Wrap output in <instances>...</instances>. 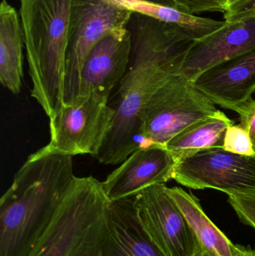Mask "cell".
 <instances>
[{
    "mask_svg": "<svg viewBox=\"0 0 255 256\" xmlns=\"http://www.w3.org/2000/svg\"><path fill=\"white\" fill-rule=\"evenodd\" d=\"M167 192L176 203L199 244L219 256H235V244L209 219L199 200L180 188H167Z\"/></svg>",
    "mask_w": 255,
    "mask_h": 256,
    "instance_id": "obj_16",
    "label": "cell"
},
{
    "mask_svg": "<svg viewBox=\"0 0 255 256\" xmlns=\"http://www.w3.org/2000/svg\"><path fill=\"white\" fill-rule=\"evenodd\" d=\"M176 161L163 146L140 148L102 182L109 202L133 198L153 185L173 178Z\"/></svg>",
    "mask_w": 255,
    "mask_h": 256,
    "instance_id": "obj_11",
    "label": "cell"
},
{
    "mask_svg": "<svg viewBox=\"0 0 255 256\" xmlns=\"http://www.w3.org/2000/svg\"><path fill=\"white\" fill-rule=\"evenodd\" d=\"M130 66L118 85L112 126L94 156L104 165H118L145 147L142 120L148 100L170 75L179 73L187 51L196 40L176 26L133 13Z\"/></svg>",
    "mask_w": 255,
    "mask_h": 256,
    "instance_id": "obj_1",
    "label": "cell"
},
{
    "mask_svg": "<svg viewBox=\"0 0 255 256\" xmlns=\"http://www.w3.org/2000/svg\"><path fill=\"white\" fill-rule=\"evenodd\" d=\"M133 12L105 0H72L64 72V105L79 96L81 72L94 46L112 32L125 31Z\"/></svg>",
    "mask_w": 255,
    "mask_h": 256,
    "instance_id": "obj_6",
    "label": "cell"
},
{
    "mask_svg": "<svg viewBox=\"0 0 255 256\" xmlns=\"http://www.w3.org/2000/svg\"><path fill=\"white\" fill-rule=\"evenodd\" d=\"M223 148L227 152L247 156L255 154L250 134L241 124H233L228 128Z\"/></svg>",
    "mask_w": 255,
    "mask_h": 256,
    "instance_id": "obj_18",
    "label": "cell"
},
{
    "mask_svg": "<svg viewBox=\"0 0 255 256\" xmlns=\"http://www.w3.org/2000/svg\"><path fill=\"white\" fill-rule=\"evenodd\" d=\"M235 256H255V248L235 244Z\"/></svg>",
    "mask_w": 255,
    "mask_h": 256,
    "instance_id": "obj_22",
    "label": "cell"
},
{
    "mask_svg": "<svg viewBox=\"0 0 255 256\" xmlns=\"http://www.w3.org/2000/svg\"><path fill=\"white\" fill-rule=\"evenodd\" d=\"M193 256H219L214 252H211V251L205 249V248L199 244L198 243L197 248H196V252H195Z\"/></svg>",
    "mask_w": 255,
    "mask_h": 256,
    "instance_id": "obj_23",
    "label": "cell"
},
{
    "mask_svg": "<svg viewBox=\"0 0 255 256\" xmlns=\"http://www.w3.org/2000/svg\"><path fill=\"white\" fill-rule=\"evenodd\" d=\"M193 82L214 104L239 114L255 93V49L213 66Z\"/></svg>",
    "mask_w": 255,
    "mask_h": 256,
    "instance_id": "obj_13",
    "label": "cell"
},
{
    "mask_svg": "<svg viewBox=\"0 0 255 256\" xmlns=\"http://www.w3.org/2000/svg\"><path fill=\"white\" fill-rule=\"evenodd\" d=\"M241 126L250 134L255 152V100L249 102L239 114Z\"/></svg>",
    "mask_w": 255,
    "mask_h": 256,
    "instance_id": "obj_20",
    "label": "cell"
},
{
    "mask_svg": "<svg viewBox=\"0 0 255 256\" xmlns=\"http://www.w3.org/2000/svg\"><path fill=\"white\" fill-rule=\"evenodd\" d=\"M220 110L195 86L179 73L167 78L148 100L142 120L145 147H165L177 134Z\"/></svg>",
    "mask_w": 255,
    "mask_h": 256,
    "instance_id": "obj_5",
    "label": "cell"
},
{
    "mask_svg": "<svg viewBox=\"0 0 255 256\" xmlns=\"http://www.w3.org/2000/svg\"><path fill=\"white\" fill-rule=\"evenodd\" d=\"M229 202L240 220L255 230V198L229 196Z\"/></svg>",
    "mask_w": 255,
    "mask_h": 256,
    "instance_id": "obj_19",
    "label": "cell"
},
{
    "mask_svg": "<svg viewBox=\"0 0 255 256\" xmlns=\"http://www.w3.org/2000/svg\"><path fill=\"white\" fill-rule=\"evenodd\" d=\"M255 49V3L226 20L224 26L196 40L187 51L180 74L191 81L213 66Z\"/></svg>",
    "mask_w": 255,
    "mask_h": 256,
    "instance_id": "obj_10",
    "label": "cell"
},
{
    "mask_svg": "<svg viewBox=\"0 0 255 256\" xmlns=\"http://www.w3.org/2000/svg\"><path fill=\"white\" fill-rule=\"evenodd\" d=\"M109 203L101 182L76 176L30 256H100Z\"/></svg>",
    "mask_w": 255,
    "mask_h": 256,
    "instance_id": "obj_4",
    "label": "cell"
},
{
    "mask_svg": "<svg viewBox=\"0 0 255 256\" xmlns=\"http://www.w3.org/2000/svg\"><path fill=\"white\" fill-rule=\"evenodd\" d=\"M75 177L72 156H28L0 200V256H31Z\"/></svg>",
    "mask_w": 255,
    "mask_h": 256,
    "instance_id": "obj_2",
    "label": "cell"
},
{
    "mask_svg": "<svg viewBox=\"0 0 255 256\" xmlns=\"http://www.w3.org/2000/svg\"><path fill=\"white\" fill-rule=\"evenodd\" d=\"M31 96L48 118L64 106V72L72 0H19Z\"/></svg>",
    "mask_w": 255,
    "mask_h": 256,
    "instance_id": "obj_3",
    "label": "cell"
},
{
    "mask_svg": "<svg viewBox=\"0 0 255 256\" xmlns=\"http://www.w3.org/2000/svg\"><path fill=\"white\" fill-rule=\"evenodd\" d=\"M99 256H165L142 228L133 197L109 202Z\"/></svg>",
    "mask_w": 255,
    "mask_h": 256,
    "instance_id": "obj_14",
    "label": "cell"
},
{
    "mask_svg": "<svg viewBox=\"0 0 255 256\" xmlns=\"http://www.w3.org/2000/svg\"><path fill=\"white\" fill-rule=\"evenodd\" d=\"M233 124L234 122L220 111L183 130L171 138L165 148L176 162L200 150L223 148L226 131Z\"/></svg>",
    "mask_w": 255,
    "mask_h": 256,
    "instance_id": "obj_17",
    "label": "cell"
},
{
    "mask_svg": "<svg viewBox=\"0 0 255 256\" xmlns=\"http://www.w3.org/2000/svg\"><path fill=\"white\" fill-rule=\"evenodd\" d=\"M24 39L20 18L6 0L0 4V82L19 94L23 79Z\"/></svg>",
    "mask_w": 255,
    "mask_h": 256,
    "instance_id": "obj_15",
    "label": "cell"
},
{
    "mask_svg": "<svg viewBox=\"0 0 255 256\" xmlns=\"http://www.w3.org/2000/svg\"><path fill=\"white\" fill-rule=\"evenodd\" d=\"M255 3V0H228L227 10L224 14L225 20L229 19L232 16L245 10Z\"/></svg>",
    "mask_w": 255,
    "mask_h": 256,
    "instance_id": "obj_21",
    "label": "cell"
},
{
    "mask_svg": "<svg viewBox=\"0 0 255 256\" xmlns=\"http://www.w3.org/2000/svg\"><path fill=\"white\" fill-rule=\"evenodd\" d=\"M133 198L142 228L163 255H194L199 242L164 184L149 186Z\"/></svg>",
    "mask_w": 255,
    "mask_h": 256,
    "instance_id": "obj_9",
    "label": "cell"
},
{
    "mask_svg": "<svg viewBox=\"0 0 255 256\" xmlns=\"http://www.w3.org/2000/svg\"><path fill=\"white\" fill-rule=\"evenodd\" d=\"M114 114L109 98L97 93L64 105L49 118L50 141L41 149L48 153L94 158L110 129Z\"/></svg>",
    "mask_w": 255,
    "mask_h": 256,
    "instance_id": "obj_7",
    "label": "cell"
},
{
    "mask_svg": "<svg viewBox=\"0 0 255 256\" xmlns=\"http://www.w3.org/2000/svg\"><path fill=\"white\" fill-rule=\"evenodd\" d=\"M131 50V34L128 28L103 38L84 63L76 102L91 93L109 98L112 90L118 86L128 70Z\"/></svg>",
    "mask_w": 255,
    "mask_h": 256,
    "instance_id": "obj_12",
    "label": "cell"
},
{
    "mask_svg": "<svg viewBox=\"0 0 255 256\" xmlns=\"http://www.w3.org/2000/svg\"><path fill=\"white\" fill-rule=\"evenodd\" d=\"M173 179L191 189L255 198V154H237L223 148L205 149L177 161Z\"/></svg>",
    "mask_w": 255,
    "mask_h": 256,
    "instance_id": "obj_8",
    "label": "cell"
},
{
    "mask_svg": "<svg viewBox=\"0 0 255 256\" xmlns=\"http://www.w3.org/2000/svg\"><path fill=\"white\" fill-rule=\"evenodd\" d=\"M147 1L157 3V4H164V6H171V7L178 9L176 4L174 2L173 0H147Z\"/></svg>",
    "mask_w": 255,
    "mask_h": 256,
    "instance_id": "obj_24",
    "label": "cell"
}]
</instances>
